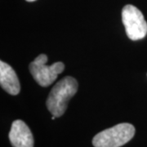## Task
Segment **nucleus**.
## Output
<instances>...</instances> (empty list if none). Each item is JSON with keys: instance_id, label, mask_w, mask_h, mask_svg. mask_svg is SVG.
<instances>
[{"instance_id": "obj_2", "label": "nucleus", "mask_w": 147, "mask_h": 147, "mask_svg": "<svg viewBox=\"0 0 147 147\" xmlns=\"http://www.w3.org/2000/svg\"><path fill=\"white\" fill-rule=\"evenodd\" d=\"M135 135V127L131 123H123L97 133L92 140L95 147H120Z\"/></svg>"}, {"instance_id": "obj_1", "label": "nucleus", "mask_w": 147, "mask_h": 147, "mask_svg": "<svg viewBox=\"0 0 147 147\" xmlns=\"http://www.w3.org/2000/svg\"><path fill=\"white\" fill-rule=\"evenodd\" d=\"M78 91V83L73 77L66 76L53 88L47 100V110L53 115L61 117L67 109L69 100Z\"/></svg>"}, {"instance_id": "obj_7", "label": "nucleus", "mask_w": 147, "mask_h": 147, "mask_svg": "<svg viewBox=\"0 0 147 147\" xmlns=\"http://www.w3.org/2000/svg\"><path fill=\"white\" fill-rule=\"evenodd\" d=\"M27 2H34V1H35V0H26Z\"/></svg>"}, {"instance_id": "obj_4", "label": "nucleus", "mask_w": 147, "mask_h": 147, "mask_svg": "<svg viewBox=\"0 0 147 147\" xmlns=\"http://www.w3.org/2000/svg\"><path fill=\"white\" fill-rule=\"evenodd\" d=\"M122 21L131 40L142 39L147 34V22L142 11L135 6L128 4L123 8Z\"/></svg>"}, {"instance_id": "obj_5", "label": "nucleus", "mask_w": 147, "mask_h": 147, "mask_svg": "<svg viewBox=\"0 0 147 147\" xmlns=\"http://www.w3.org/2000/svg\"><path fill=\"white\" fill-rule=\"evenodd\" d=\"M9 140L13 147H34V137L26 123L22 120H15L9 131Z\"/></svg>"}, {"instance_id": "obj_3", "label": "nucleus", "mask_w": 147, "mask_h": 147, "mask_svg": "<svg viewBox=\"0 0 147 147\" xmlns=\"http://www.w3.org/2000/svg\"><path fill=\"white\" fill-rule=\"evenodd\" d=\"M47 57L40 54L29 65L33 78L42 87H48L57 79L58 74L63 72L65 65L62 62H56L52 65H47Z\"/></svg>"}, {"instance_id": "obj_6", "label": "nucleus", "mask_w": 147, "mask_h": 147, "mask_svg": "<svg viewBox=\"0 0 147 147\" xmlns=\"http://www.w3.org/2000/svg\"><path fill=\"white\" fill-rule=\"evenodd\" d=\"M0 84L9 94L15 96L20 92L21 85L15 70L3 61H0Z\"/></svg>"}]
</instances>
